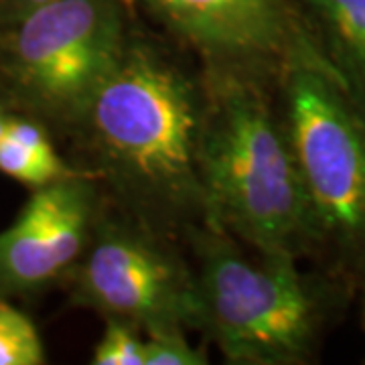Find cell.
I'll return each instance as SVG.
<instances>
[{
    "label": "cell",
    "mask_w": 365,
    "mask_h": 365,
    "mask_svg": "<svg viewBox=\"0 0 365 365\" xmlns=\"http://www.w3.org/2000/svg\"><path fill=\"white\" fill-rule=\"evenodd\" d=\"M203 79L132 25L116 69L67 138L106 203L179 242L211 227L199 177Z\"/></svg>",
    "instance_id": "1"
},
{
    "label": "cell",
    "mask_w": 365,
    "mask_h": 365,
    "mask_svg": "<svg viewBox=\"0 0 365 365\" xmlns=\"http://www.w3.org/2000/svg\"><path fill=\"white\" fill-rule=\"evenodd\" d=\"M199 177L209 223L260 256L319 252L313 209L276 102V86L201 69Z\"/></svg>",
    "instance_id": "2"
},
{
    "label": "cell",
    "mask_w": 365,
    "mask_h": 365,
    "mask_svg": "<svg viewBox=\"0 0 365 365\" xmlns=\"http://www.w3.org/2000/svg\"><path fill=\"white\" fill-rule=\"evenodd\" d=\"M195 264L199 331L232 365H299L325 327L327 290L294 258L258 256L225 232L203 227L185 242Z\"/></svg>",
    "instance_id": "3"
},
{
    "label": "cell",
    "mask_w": 365,
    "mask_h": 365,
    "mask_svg": "<svg viewBox=\"0 0 365 365\" xmlns=\"http://www.w3.org/2000/svg\"><path fill=\"white\" fill-rule=\"evenodd\" d=\"M134 21L126 0H53L0 31V100L69 136L116 69Z\"/></svg>",
    "instance_id": "4"
},
{
    "label": "cell",
    "mask_w": 365,
    "mask_h": 365,
    "mask_svg": "<svg viewBox=\"0 0 365 365\" xmlns=\"http://www.w3.org/2000/svg\"><path fill=\"white\" fill-rule=\"evenodd\" d=\"M276 102L313 209L319 250L365 270V118L313 45L276 81Z\"/></svg>",
    "instance_id": "5"
},
{
    "label": "cell",
    "mask_w": 365,
    "mask_h": 365,
    "mask_svg": "<svg viewBox=\"0 0 365 365\" xmlns=\"http://www.w3.org/2000/svg\"><path fill=\"white\" fill-rule=\"evenodd\" d=\"M69 304L146 335L199 331V288L185 244L106 203L66 280Z\"/></svg>",
    "instance_id": "6"
},
{
    "label": "cell",
    "mask_w": 365,
    "mask_h": 365,
    "mask_svg": "<svg viewBox=\"0 0 365 365\" xmlns=\"http://www.w3.org/2000/svg\"><path fill=\"white\" fill-rule=\"evenodd\" d=\"M201 69L276 86L287 63L313 45L292 0H134Z\"/></svg>",
    "instance_id": "7"
},
{
    "label": "cell",
    "mask_w": 365,
    "mask_h": 365,
    "mask_svg": "<svg viewBox=\"0 0 365 365\" xmlns=\"http://www.w3.org/2000/svg\"><path fill=\"white\" fill-rule=\"evenodd\" d=\"M104 205L100 185L88 175L33 189L19 217L0 232V299L66 282Z\"/></svg>",
    "instance_id": "8"
},
{
    "label": "cell",
    "mask_w": 365,
    "mask_h": 365,
    "mask_svg": "<svg viewBox=\"0 0 365 365\" xmlns=\"http://www.w3.org/2000/svg\"><path fill=\"white\" fill-rule=\"evenodd\" d=\"M294 6L314 47L365 118V0H299Z\"/></svg>",
    "instance_id": "9"
},
{
    "label": "cell",
    "mask_w": 365,
    "mask_h": 365,
    "mask_svg": "<svg viewBox=\"0 0 365 365\" xmlns=\"http://www.w3.org/2000/svg\"><path fill=\"white\" fill-rule=\"evenodd\" d=\"M0 173L31 189L86 175L57 153L47 126L21 114L6 120L0 138Z\"/></svg>",
    "instance_id": "10"
},
{
    "label": "cell",
    "mask_w": 365,
    "mask_h": 365,
    "mask_svg": "<svg viewBox=\"0 0 365 365\" xmlns=\"http://www.w3.org/2000/svg\"><path fill=\"white\" fill-rule=\"evenodd\" d=\"M45 347L35 323L0 299V365H43Z\"/></svg>",
    "instance_id": "11"
},
{
    "label": "cell",
    "mask_w": 365,
    "mask_h": 365,
    "mask_svg": "<svg viewBox=\"0 0 365 365\" xmlns=\"http://www.w3.org/2000/svg\"><path fill=\"white\" fill-rule=\"evenodd\" d=\"M102 339L98 341L93 365H146V337L143 331L118 319H104Z\"/></svg>",
    "instance_id": "12"
},
{
    "label": "cell",
    "mask_w": 365,
    "mask_h": 365,
    "mask_svg": "<svg viewBox=\"0 0 365 365\" xmlns=\"http://www.w3.org/2000/svg\"><path fill=\"white\" fill-rule=\"evenodd\" d=\"M207 353L187 341V331L146 335V365H205Z\"/></svg>",
    "instance_id": "13"
},
{
    "label": "cell",
    "mask_w": 365,
    "mask_h": 365,
    "mask_svg": "<svg viewBox=\"0 0 365 365\" xmlns=\"http://www.w3.org/2000/svg\"><path fill=\"white\" fill-rule=\"evenodd\" d=\"M49 2L53 0H0V31L19 23L26 14Z\"/></svg>",
    "instance_id": "14"
},
{
    "label": "cell",
    "mask_w": 365,
    "mask_h": 365,
    "mask_svg": "<svg viewBox=\"0 0 365 365\" xmlns=\"http://www.w3.org/2000/svg\"><path fill=\"white\" fill-rule=\"evenodd\" d=\"M11 116V112H9V108L6 104L0 100V138H2V132H4V126H6V120Z\"/></svg>",
    "instance_id": "15"
}]
</instances>
